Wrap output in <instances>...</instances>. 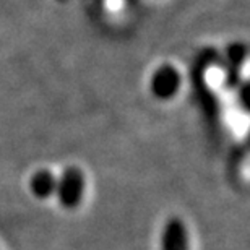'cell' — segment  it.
I'll list each match as a JSON object with an SVG mask.
<instances>
[{"mask_svg":"<svg viewBox=\"0 0 250 250\" xmlns=\"http://www.w3.org/2000/svg\"><path fill=\"white\" fill-rule=\"evenodd\" d=\"M86 190V177L84 172L77 166L65 167L62 176L57 177V200L65 209H75L83 202Z\"/></svg>","mask_w":250,"mask_h":250,"instance_id":"6da1fadb","label":"cell"},{"mask_svg":"<svg viewBox=\"0 0 250 250\" xmlns=\"http://www.w3.org/2000/svg\"><path fill=\"white\" fill-rule=\"evenodd\" d=\"M182 84V78L179 70L174 65H161L154 70L151 82H149V91L158 101H169L179 93Z\"/></svg>","mask_w":250,"mask_h":250,"instance_id":"7a4b0ae2","label":"cell"},{"mask_svg":"<svg viewBox=\"0 0 250 250\" xmlns=\"http://www.w3.org/2000/svg\"><path fill=\"white\" fill-rule=\"evenodd\" d=\"M161 250H190V237L181 218H169L161 234Z\"/></svg>","mask_w":250,"mask_h":250,"instance_id":"3957f363","label":"cell"},{"mask_svg":"<svg viewBox=\"0 0 250 250\" xmlns=\"http://www.w3.org/2000/svg\"><path fill=\"white\" fill-rule=\"evenodd\" d=\"M29 188H31V193L38 200H47L56 195L57 177L49 169H41V171L34 172L31 176Z\"/></svg>","mask_w":250,"mask_h":250,"instance_id":"277c9868","label":"cell"},{"mask_svg":"<svg viewBox=\"0 0 250 250\" xmlns=\"http://www.w3.org/2000/svg\"><path fill=\"white\" fill-rule=\"evenodd\" d=\"M228 56H229V61L234 65H241L247 56V49L246 46H242V44H232V46H229L228 49Z\"/></svg>","mask_w":250,"mask_h":250,"instance_id":"5b68a950","label":"cell"}]
</instances>
